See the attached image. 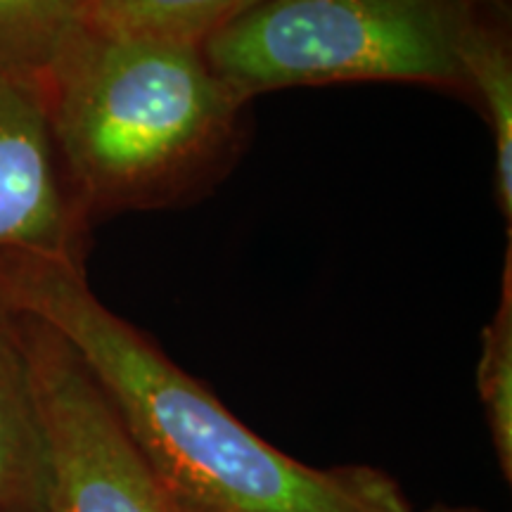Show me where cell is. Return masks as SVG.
Here are the masks:
<instances>
[{"instance_id":"6","label":"cell","mask_w":512,"mask_h":512,"mask_svg":"<svg viewBox=\"0 0 512 512\" xmlns=\"http://www.w3.org/2000/svg\"><path fill=\"white\" fill-rule=\"evenodd\" d=\"M0 512H43V451L15 316L0 306Z\"/></svg>"},{"instance_id":"11","label":"cell","mask_w":512,"mask_h":512,"mask_svg":"<svg viewBox=\"0 0 512 512\" xmlns=\"http://www.w3.org/2000/svg\"><path fill=\"white\" fill-rule=\"evenodd\" d=\"M259 3H264V0H230V5H228V15H226V19H223V22H228L230 17L240 15V12H245V10H249V8H254V5H259ZM219 27H221V24H219Z\"/></svg>"},{"instance_id":"8","label":"cell","mask_w":512,"mask_h":512,"mask_svg":"<svg viewBox=\"0 0 512 512\" xmlns=\"http://www.w3.org/2000/svg\"><path fill=\"white\" fill-rule=\"evenodd\" d=\"M95 0H0V76L46 83L93 29Z\"/></svg>"},{"instance_id":"12","label":"cell","mask_w":512,"mask_h":512,"mask_svg":"<svg viewBox=\"0 0 512 512\" xmlns=\"http://www.w3.org/2000/svg\"><path fill=\"white\" fill-rule=\"evenodd\" d=\"M420 512H489L484 508H475V505H432V508Z\"/></svg>"},{"instance_id":"9","label":"cell","mask_w":512,"mask_h":512,"mask_svg":"<svg viewBox=\"0 0 512 512\" xmlns=\"http://www.w3.org/2000/svg\"><path fill=\"white\" fill-rule=\"evenodd\" d=\"M498 309L482 335L477 389L505 482H512V252L505 256Z\"/></svg>"},{"instance_id":"10","label":"cell","mask_w":512,"mask_h":512,"mask_svg":"<svg viewBox=\"0 0 512 512\" xmlns=\"http://www.w3.org/2000/svg\"><path fill=\"white\" fill-rule=\"evenodd\" d=\"M228 5L230 0H95L93 29L202 43L223 24Z\"/></svg>"},{"instance_id":"4","label":"cell","mask_w":512,"mask_h":512,"mask_svg":"<svg viewBox=\"0 0 512 512\" xmlns=\"http://www.w3.org/2000/svg\"><path fill=\"white\" fill-rule=\"evenodd\" d=\"M12 316L41 437L43 512H178L81 358L43 323Z\"/></svg>"},{"instance_id":"2","label":"cell","mask_w":512,"mask_h":512,"mask_svg":"<svg viewBox=\"0 0 512 512\" xmlns=\"http://www.w3.org/2000/svg\"><path fill=\"white\" fill-rule=\"evenodd\" d=\"M55 152L83 204H145L219 152L240 98L200 43L91 29L43 83Z\"/></svg>"},{"instance_id":"7","label":"cell","mask_w":512,"mask_h":512,"mask_svg":"<svg viewBox=\"0 0 512 512\" xmlns=\"http://www.w3.org/2000/svg\"><path fill=\"white\" fill-rule=\"evenodd\" d=\"M486 0H465V24L460 38V64L465 86L482 100L491 126L496 157V200L512 226V57L508 38L484 15Z\"/></svg>"},{"instance_id":"1","label":"cell","mask_w":512,"mask_h":512,"mask_svg":"<svg viewBox=\"0 0 512 512\" xmlns=\"http://www.w3.org/2000/svg\"><path fill=\"white\" fill-rule=\"evenodd\" d=\"M0 306L69 344L178 512H415L377 467H311L249 430L95 297L79 259L0 254Z\"/></svg>"},{"instance_id":"5","label":"cell","mask_w":512,"mask_h":512,"mask_svg":"<svg viewBox=\"0 0 512 512\" xmlns=\"http://www.w3.org/2000/svg\"><path fill=\"white\" fill-rule=\"evenodd\" d=\"M76 245L79 209L62 185L43 86L0 76V254L79 259Z\"/></svg>"},{"instance_id":"3","label":"cell","mask_w":512,"mask_h":512,"mask_svg":"<svg viewBox=\"0 0 512 512\" xmlns=\"http://www.w3.org/2000/svg\"><path fill=\"white\" fill-rule=\"evenodd\" d=\"M463 24L465 0H264L200 48L242 100L332 81L465 86Z\"/></svg>"}]
</instances>
